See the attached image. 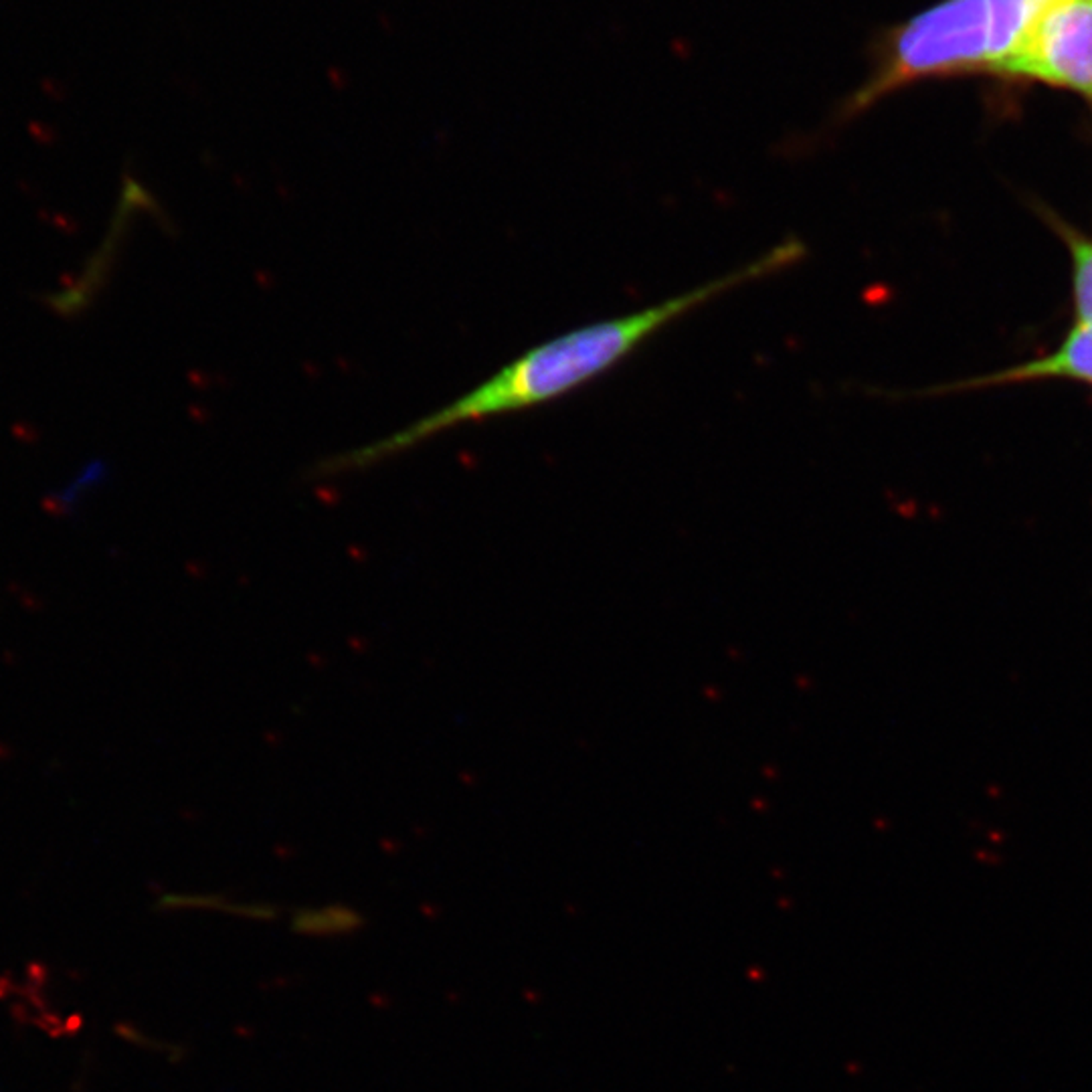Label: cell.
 I'll return each instance as SVG.
<instances>
[{
    "mask_svg": "<svg viewBox=\"0 0 1092 1092\" xmlns=\"http://www.w3.org/2000/svg\"><path fill=\"white\" fill-rule=\"evenodd\" d=\"M1052 0H941L884 29L870 47L866 79L838 104L835 122L923 81L1010 75L1032 29Z\"/></svg>",
    "mask_w": 1092,
    "mask_h": 1092,
    "instance_id": "7a4b0ae2",
    "label": "cell"
},
{
    "mask_svg": "<svg viewBox=\"0 0 1092 1092\" xmlns=\"http://www.w3.org/2000/svg\"><path fill=\"white\" fill-rule=\"evenodd\" d=\"M360 917L346 908H324V911L302 912L295 917L294 927L298 933L306 935H332V933H348L350 929L359 927Z\"/></svg>",
    "mask_w": 1092,
    "mask_h": 1092,
    "instance_id": "8992f818",
    "label": "cell"
},
{
    "mask_svg": "<svg viewBox=\"0 0 1092 1092\" xmlns=\"http://www.w3.org/2000/svg\"><path fill=\"white\" fill-rule=\"evenodd\" d=\"M1007 79L1066 89L1092 108V0H1052Z\"/></svg>",
    "mask_w": 1092,
    "mask_h": 1092,
    "instance_id": "3957f363",
    "label": "cell"
},
{
    "mask_svg": "<svg viewBox=\"0 0 1092 1092\" xmlns=\"http://www.w3.org/2000/svg\"><path fill=\"white\" fill-rule=\"evenodd\" d=\"M805 253L803 241L791 237L777 243L775 247L749 263L714 277L702 286L672 295L638 312L599 320V322L568 330L567 334L550 338L526 350L518 359L502 366L496 375L486 378L482 384L467 390L466 395L458 397L445 407L378 441L334 455L332 460L324 461L320 472L344 473L366 470L460 425L482 423V421L530 411V409L559 401L607 375L686 314L746 283L765 280L789 270L791 265H797Z\"/></svg>",
    "mask_w": 1092,
    "mask_h": 1092,
    "instance_id": "6da1fadb",
    "label": "cell"
},
{
    "mask_svg": "<svg viewBox=\"0 0 1092 1092\" xmlns=\"http://www.w3.org/2000/svg\"><path fill=\"white\" fill-rule=\"evenodd\" d=\"M1042 378H1066L1092 384V326L1076 324L1068 332L1056 350L1042 359L1024 362V365L995 372L991 377L959 384V389L985 387V384L1042 381Z\"/></svg>",
    "mask_w": 1092,
    "mask_h": 1092,
    "instance_id": "277c9868",
    "label": "cell"
},
{
    "mask_svg": "<svg viewBox=\"0 0 1092 1092\" xmlns=\"http://www.w3.org/2000/svg\"><path fill=\"white\" fill-rule=\"evenodd\" d=\"M1072 257V289L1076 324L1092 326V239L1062 227Z\"/></svg>",
    "mask_w": 1092,
    "mask_h": 1092,
    "instance_id": "5b68a950",
    "label": "cell"
}]
</instances>
